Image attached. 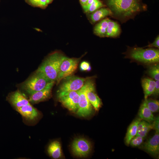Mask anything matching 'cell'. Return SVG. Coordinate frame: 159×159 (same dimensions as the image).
Returning <instances> with one entry per match:
<instances>
[{"mask_svg":"<svg viewBox=\"0 0 159 159\" xmlns=\"http://www.w3.org/2000/svg\"><path fill=\"white\" fill-rule=\"evenodd\" d=\"M126 56L146 64H155L159 61V50L151 48L129 47L126 53Z\"/></svg>","mask_w":159,"mask_h":159,"instance_id":"cell-3","label":"cell"},{"mask_svg":"<svg viewBox=\"0 0 159 159\" xmlns=\"http://www.w3.org/2000/svg\"><path fill=\"white\" fill-rule=\"evenodd\" d=\"M152 124L153 129L155 130V132L159 133V117L157 116L154 117Z\"/></svg>","mask_w":159,"mask_h":159,"instance_id":"cell-28","label":"cell"},{"mask_svg":"<svg viewBox=\"0 0 159 159\" xmlns=\"http://www.w3.org/2000/svg\"><path fill=\"white\" fill-rule=\"evenodd\" d=\"M148 107L153 112H158L159 110V101L152 99H145L144 101Z\"/></svg>","mask_w":159,"mask_h":159,"instance_id":"cell-22","label":"cell"},{"mask_svg":"<svg viewBox=\"0 0 159 159\" xmlns=\"http://www.w3.org/2000/svg\"><path fill=\"white\" fill-rule=\"evenodd\" d=\"M139 118L150 123L154 120V117L153 112L148 107L144 101L140 106L139 111Z\"/></svg>","mask_w":159,"mask_h":159,"instance_id":"cell-18","label":"cell"},{"mask_svg":"<svg viewBox=\"0 0 159 159\" xmlns=\"http://www.w3.org/2000/svg\"><path fill=\"white\" fill-rule=\"evenodd\" d=\"M112 15V12L109 9L102 7L92 13L90 18L92 22L95 23L107 16Z\"/></svg>","mask_w":159,"mask_h":159,"instance_id":"cell-17","label":"cell"},{"mask_svg":"<svg viewBox=\"0 0 159 159\" xmlns=\"http://www.w3.org/2000/svg\"><path fill=\"white\" fill-rule=\"evenodd\" d=\"M148 74L156 80H159V65L157 63L151 66L148 71Z\"/></svg>","mask_w":159,"mask_h":159,"instance_id":"cell-23","label":"cell"},{"mask_svg":"<svg viewBox=\"0 0 159 159\" xmlns=\"http://www.w3.org/2000/svg\"><path fill=\"white\" fill-rule=\"evenodd\" d=\"M9 100L15 108L30 104L28 100L18 90L10 95Z\"/></svg>","mask_w":159,"mask_h":159,"instance_id":"cell-14","label":"cell"},{"mask_svg":"<svg viewBox=\"0 0 159 159\" xmlns=\"http://www.w3.org/2000/svg\"><path fill=\"white\" fill-rule=\"evenodd\" d=\"M108 19V18L103 19L95 26L94 32L96 35L101 37H106Z\"/></svg>","mask_w":159,"mask_h":159,"instance_id":"cell-21","label":"cell"},{"mask_svg":"<svg viewBox=\"0 0 159 159\" xmlns=\"http://www.w3.org/2000/svg\"><path fill=\"white\" fill-rule=\"evenodd\" d=\"M88 78L71 75L64 78V81L60 86L58 97L69 92L79 90L83 86Z\"/></svg>","mask_w":159,"mask_h":159,"instance_id":"cell-5","label":"cell"},{"mask_svg":"<svg viewBox=\"0 0 159 159\" xmlns=\"http://www.w3.org/2000/svg\"><path fill=\"white\" fill-rule=\"evenodd\" d=\"M86 93L91 105L96 110H98L102 105V102L96 92L94 82L90 78L87 80V86Z\"/></svg>","mask_w":159,"mask_h":159,"instance_id":"cell-10","label":"cell"},{"mask_svg":"<svg viewBox=\"0 0 159 159\" xmlns=\"http://www.w3.org/2000/svg\"><path fill=\"white\" fill-rule=\"evenodd\" d=\"M148 47L150 48L155 47L159 48V36L158 35L155 39L154 42L144 47Z\"/></svg>","mask_w":159,"mask_h":159,"instance_id":"cell-30","label":"cell"},{"mask_svg":"<svg viewBox=\"0 0 159 159\" xmlns=\"http://www.w3.org/2000/svg\"><path fill=\"white\" fill-rule=\"evenodd\" d=\"M156 86L152 95L155 96H157L159 94V80H156Z\"/></svg>","mask_w":159,"mask_h":159,"instance_id":"cell-31","label":"cell"},{"mask_svg":"<svg viewBox=\"0 0 159 159\" xmlns=\"http://www.w3.org/2000/svg\"><path fill=\"white\" fill-rule=\"evenodd\" d=\"M16 111L26 119L33 120L39 115L37 110L30 104L15 108Z\"/></svg>","mask_w":159,"mask_h":159,"instance_id":"cell-13","label":"cell"},{"mask_svg":"<svg viewBox=\"0 0 159 159\" xmlns=\"http://www.w3.org/2000/svg\"><path fill=\"white\" fill-rule=\"evenodd\" d=\"M51 82L43 74L36 70L23 83L22 87L30 95L44 89Z\"/></svg>","mask_w":159,"mask_h":159,"instance_id":"cell-4","label":"cell"},{"mask_svg":"<svg viewBox=\"0 0 159 159\" xmlns=\"http://www.w3.org/2000/svg\"><path fill=\"white\" fill-rule=\"evenodd\" d=\"M104 6L105 5L100 0H94L85 12L87 13H92Z\"/></svg>","mask_w":159,"mask_h":159,"instance_id":"cell-24","label":"cell"},{"mask_svg":"<svg viewBox=\"0 0 159 159\" xmlns=\"http://www.w3.org/2000/svg\"><path fill=\"white\" fill-rule=\"evenodd\" d=\"M143 148L148 153L156 157L159 154V133L155 132L154 135L145 142Z\"/></svg>","mask_w":159,"mask_h":159,"instance_id":"cell-12","label":"cell"},{"mask_svg":"<svg viewBox=\"0 0 159 159\" xmlns=\"http://www.w3.org/2000/svg\"><path fill=\"white\" fill-rule=\"evenodd\" d=\"M49 155L54 159H58L62 156V153L60 143L57 141L51 142L47 149Z\"/></svg>","mask_w":159,"mask_h":159,"instance_id":"cell-19","label":"cell"},{"mask_svg":"<svg viewBox=\"0 0 159 159\" xmlns=\"http://www.w3.org/2000/svg\"><path fill=\"white\" fill-rule=\"evenodd\" d=\"M54 82H49L44 89L30 95L28 99L29 102L37 103L49 98L51 95L52 89Z\"/></svg>","mask_w":159,"mask_h":159,"instance_id":"cell-11","label":"cell"},{"mask_svg":"<svg viewBox=\"0 0 159 159\" xmlns=\"http://www.w3.org/2000/svg\"><path fill=\"white\" fill-rule=\"evenodd\" d=\"M80 58H69L66 57L60 65L57 80V85L63 79L71 76L76 70Z\"/></svg>","mask_w":159,"mask_h":159,"instance_id":"cell-6","label":"cell"},{"mask_svg":"<svg viewBox=\"0 0 159 159\" xmlns=\"http://www.w3.org/2000/svg\"><path fill=\"white\" fill-rule=\"evenodd\" d=\"M141 120L139 118L134 120L129 127L125 138V142L127 145L130 144L132 139L136 135L137 133L138 125Z\"/></svg>","mask_w":159,"mask_h":159,"instance_id":"cell-20","label":"cell"},{"mask_svg":"<svg viewBox=\"0 0 159 159\" xmlns=\"http://www.w3.org/2000/svg\"><path fill=\"white\" fill-rule=\"evenodd\" d=\"M106 3L112 12V17L122 23L133 19L146 9L141 0H106Z\"/></svg>","mask_w":159,"mask_h":159,"instance_id":"cell-1","label":"cell"},{"mask_svg":"<svg viewBox=\"0 0 159 159\" xmlns=\"http://www.w3.org/2000/svg\"><path fill=\"white\" fill-rule=\"evenodd\" d=\"M121 30L120 25L117 22L109 19L106 37H117L120 35Z\"/></svg>","mask_w":159,"mask_h":159,"instance_id":"cell-16","label":"cell"},{"mask_svg":"<svg viewBox=\"0 0 159 159\" xmlns=\"http://www.w3.org/2000/svg\"><path fill=\"white\" fill-rule=\"evenodd\" d=\"M72 153L75 156L80 158L87 156L91 151V143L87 140L79 138L74 140L71 145Z\"/></svg>","mask_w":159,"mask_h":159,"instance_id":"cell-8","label":"cell"},{"mask_svg":"<svg viewBox=\"0 0 159 159\" xmlns=\"http://www.w3.org/2000/svg\"><path fill=\"white\" fill-rule=\"evenodd\" d=\"M88 0H80L81 4L82 6L85 5Z\"/></svg>","mask_w":159,"mask_h":159,"instance_id":"cell-33","label":"cell"},{"mask_svg":"<svg viewBox=\"0 0 159 159\" xmlns=\"http://www.w3.org/2000/svg\"><path fill=\"white\" fill-rule=\"evenodd\" d=\"M59 101L69 111L76 112L79 101V90L67 92L58 97Z\"/></svg>","mask_w":159,"mask_h":159,"instance_id":"cell-9","label":"cell"},{"mask_svg":"<svg viewBox=\"0 0 159 159\" xmlns=\"http://www.w3.org/2000/svg\"><path fill=\"white\" fill-rule=\"evenodd\" d=\"M144 138L140 136L136 135L131 140L130 144L133 147L139 146L143 143Z\"/></svg>","mask_w":159,"mask_h":159,"instance_id":"cell-26","label":"cell"},{"mask_svg":"<svg viewBox=\"0 0 159 159\" xmlns=\"http://www.w3.org/2000/svg\"><path fill=\"white\" fill-rule=\"evenodd\" d=\"M53 0H47V4H48L51 3Z\"/></svg>","mask_w":159,"mask_h":159,"instance_id":"cell-34","label":"cell"},{"mask_svg":"<svg viewBox=\"0 0 159 159\" xmlns=\"http://www.w3.org/2000/svg\"><path fill=\"white\" fill-rule=\"evenodd\" d=\"M30 5L35 7L44 9L46 7L48 4L47 0H25Z\"/></svg>","mask_w":159,"mask_h":159,"instance_id":"cell-25","label":"cell"},{"mask_svg":"<svg viewBox=\"0 0 159 159\" xmlns=\"http://www.w3.org/2000/svg\"><path fill=\"white\" fill-rule=\"evenodd\" d=\"M141 83L145 99L153 93L156 86V82L151 78L145 77L142 80Z\"/></svg>","mask_w":159,"mask_h":159,"instance_id":"cell-15","label":"cell"},{"mask_svg":"<svg viewBox=\"0 0 159 159\" xmlns=\"http://www.w3.org/2000/svg\"><path fill=\"white\" fill-rule=\"evenodd\" d=\"M94 0H88L87 3L84 6H82L85 12L89 6L91 4Z\"/></svg>","mask_w":159,"mask_h":159,"instance_id":"cell-32","label":"cell"},{"mask_svg":"<svg viewBox=\"0 0 159 159\" xmlns=\"http://www.w3.org/2000/svg\"><path fill=\"white\" fill-rule=\"evenodd\" d=\"M88 79L83 86L79 90L80 98L78 107L76 113L78 116L82 117H86L90 115L93 112L91 104L86 93Z\"/></svg>","mask_w":159,"mask_h":159,"instance_id":"cell-7","label":"cell"},{"mask_svg":"<svg viewBox=\"0 0 159 159\" xmlns=\"http://www.w3.org/2000/svg\"><path fill=\"white\" fill-rule=\"evenodd\" d=\"M65 56L58 52L49 55L43 61L37 71L43 74L50 81H56L59 68Z\"/></svg>","mask_w":159,"mask_h":159,"instance_id":"cell-2","label":"cell"},{"mask_svg":"<svg viewBox=\"0 0 159 159\" xmlns=\"http://www.w3.org/2000/svg\"><path fill=\"white\" fill-rule=\"evenodd\" d=\"M81 69L82 71H88L90 70L91 67L88 62L84 61L82 62L80 65Z\"/></svg>","mask_w":159,"mask_h":159,"instance_id":"cell-29","label":"cell"},{"mask_svg":"<svg viewBox=\"0 0 159 159\" xmlns=\"http://www.w3.org/2000/svg\"><path fill=\"white\" fill-rule=\"evenodd\" d=\"M152 129H153L152 124L149 123L141 130L138 131L136 135L140 136L144 138L147 136L148 132Z\"/></svg>","mask_w":159,"mask_h":159,"instance_id":"cell-27","label":"cell"}]
</instances>
